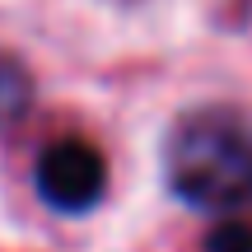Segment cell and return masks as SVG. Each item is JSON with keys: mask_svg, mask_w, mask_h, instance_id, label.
Returning <instances> with one entry per match:
<instances>
[{"mask_svg": "<svg viewBox=\"0 0 252 252\" xmlns=\"http://www.w3.org/2000/svg\"><path fill=\"white\" fill-rule=\"evenodd\" d=\"M168 187L196 210H238L252 201V122L229 108L187 112L163 150Z\"/></svg>", "mask_w": 252, "mask_h": 252, "instance_id": "obj_1", "label": "cell"}, {"mask_svg": "<svg viewBox=\"0 0 252 252\" xmlns=\"http://www.w3.org/2000/svg\"><path fill=\"white\" fill-rule=\"evenodd\" d=\"M37 191L47 206L65 210V215L94 210L108 191V163H103L98 145L80 140V135L52 140L37 159Z\"/></svg>", "mask_w": 252, "mask_h": 252, "instance_id": "obj_2", "label": "cell"}, {"mask_svg": "<svg viewBox=\"0 0 252 252\" xmlns=\"http://www.w3.org/2000/svg\"><path fill=\"white\" fill-rule=\"evenodd\" d=\"M206 252H252V224L248 220H224L210 229Z\"/></svg>", "mask_w": 252, "mask_h": 252, "instance_id": "obj_3", "label": "cell"}, {"mask_svg": "<svg viewBox=\"0 0 252 252\" xmlns=\"http://www.w3.org/2000/svg\"><path fill=\"white\" fill-rule=\"evenodd\" d=\"M24 94H28L24 75H19L9 61H0V122H9L19 108H24Z\"/></svg>", "mask_w": 252, "mask_h": 252, "instance_id": "obj_4", "label": "cell"}]
</instances>
